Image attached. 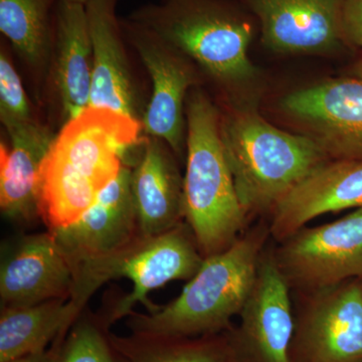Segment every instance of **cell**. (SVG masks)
I'll list each match as a JSON object with an SVG mask.
<instances>
[{
	"instance_id": "21",
	"label": "cell",
	"mask_w": 362,
	"mask_h": 362,
	"mask_svg": "<svg viewBox=\"0 0 362 362\" xmlns=\"http://www.w3.org/2000/svg\"><path fill=\"white\" fill-rule=\"evenodd\" d=\"M230 330L197 337L111 333L110 338L122 362H240Z\"/></svg>"
},
{
	"instance_id": "12",
	"label": "cell",
	"mask_w": 362,
	"mask_h": 362,
	"mask_svg": "<svg viewBox=\"0 0 362 362\" xmlns=\"http://www.w3.org/2000/svg\"><path fill=\"white\" fill-rule=\"evenodd\" d=\"M54 233L75 273L88 262L106 258L129 246L140 235L131 192V166L125 164L78 221Z\"/></svg>"
},
{
	"instance_id": "10",
	"label": "cell",
	"mask_w": 362,
	"mask_h": 362,
	"mask_svg": "<svg viewBox=\"0 0 362 362\" xmlns=\"http://www.w3.org/2000/svg\"><path fill=\"white\" fill-rule=\"evenodd\" d=\"M294 304L269 244L259 262L256 282L230 333L240 362H290Z\"/></svg>"
},
{
	"instance_id": "17",
	"label": "cell",
	"mask_w": 362,
	"mask_h": 362,
	"mask_svg": "<svg viewBox=\"0 0 362 362\" xmlns=\"http://www.w3.org/2000/svg\"><path fill=\"white\" fill-rule=\"evenodd\" d=\"M175 156L165 142L148 136L131 168V192L143 237L160 235L185 221L183 177Z\"/></svg>"
},
{
	"instance_id": "2",
	"label": "cell",
	"mask_w": 362,
	"mask_h": 362,
	"mask_svg": "<svg viewBox=\"0 0 362 362\" xmlns=\"http://www.w3.org/2000/svg\"><path fill=\"white\" fill-rule=\"evenodd\" d=\"M271 240L268 221L247 228L233 246L204 259L170 303L147 314L132 312L127 320L131 333L197 337L230 329L249 299Z\"/></svg>"
},
{
	"instance_id": "28",
	"label": "cell",
	"mask_w": 362,
	"mask_h": 362,
	"mask_svg": "<svg viewBox=\"0 0 362 362\" xmlns=\"http://www.w3.org/2000/svg\"><path fill=\"white\" fill-rule=\"evenodd\" d=\"M65 1L74 2V4H84V6H86V4H87L90 0H65Z\"/></svg>"
},
{
	"instance_id": "11",
	"label": "cell",
	"mask_w": 362,
	"mask_h": 362,
	"mask_svg": "<svg viewBox=\"0 0 362 362\" xmlns=\"http://www.w3.org/2000/svg\"><path fill=\"white\" fill-rule=\"evenodd\" d=\"M282 107L330 160H362L361 78H335L298 90Z\"/></svg>"
},
{
	"instance_id": "9",
	"label": "cell",
	"mask_w": 362,
	"mask_h": 362,
	"mask_svg": "<svg viewBox=\"0 0 362 362\" xmlns=\"http://www.w3.org/2000/svg\"><path fill=\"white\" fill-rule=\"evenodd\" d=\"M121 26L151 78V98L143 116V130L165 142L176 156H181L187 148V92L195 82L192 61L133 21H124Z\"/></svg>"
},
{
	"instance_id": "13",
	"label": "cell",
	"mask_w": 362,
	"mask_h": 362,
	"mask_svg": "<svg viewBox=\"0 0 362 362\" xmlns=\"http://www.w3.org/2000/svg\"><path fill=\"white\" fill-rule=\"evenodd\" d=\"M74 282L73 267L49 230L23 235L2 250L1 308L70 299Z\"/></svg>"
},
{
	"instance_id": "25",
	"label": "cell",
	"mask_w": 362,
	"mask_h": 362,
	"mask_svg": "<svg viewBox=\"0 0 362 362\" xmlns=\"http://www.w3.org/2000/svg\"><path fill=\"white\" fill-rule=\"evenodd\" d=\"M341 28L345 42L362 47V0H344Z\"/></svg>"
},
{
	"instance_id": "4",
	"label": "cell",
	"mask_w": 362,
	"mask_h": 362,
	"mask_svg": "<svg viewBox=\"0 0 362 362\" xmlns=\"http://www.w3.org/2000/svg\"><path fill=\"white\" fill-rule=\"evenodd\" d=\"M223 149L250 218L274 209L316 168L330 160L310 136L278 129L252 112L221 117Z\"/></svg>"
},
{
	"instance_id": "3",
	"label": "cell",
	"mask_w": 362,
	"mask_h": 362,
	"mask_svg": "<svg viewBox=\"0 0 362 362\" xmlns=\"http://www.w3.org/2000/svg\"><path fill=\"white\" fill-rule=\"evenodd\" d=\"M187 166L183 214L204 259L226 251L249 228L251 218L235 188L213 102L194 90L187 100Z\"/></svg>"
},
{
	"instance_id": "27",
	"label": "cell",
	"mask_w": 362,
	"mask_h": 362,
	"mask_svg": "<svg viewBox=\"0 0 362 362\" xmlns=\"http://www.w3.org/2000/svg\"><path fill=\"white\" fill-rule=\"evenodd\" d=\"M354 74L362 80V61L357 64L356 69H354Z\"/></svg>"
},
{
	"instance_id": "20",
	"label": "cell",
	"mask_w": 362,
	"mask_h": 362,
	"mask_svg": "<svg viewBox=\"0 0 362 362\" xmlns=\"http://www.w3.org/2000/svg\"><path fill=\"white\" fill-rule=\"evenodd\" d=\"M81 314L70 299L1 308L0 362L42 354L68 332Z\"/></svg>"
},
{
	"instance_id": "14",
	"label": "cell",
	"mask_w": 362,
	"mask_h": 362,
	"mask_svg": "<svg viewBox=\"0 0 362 362\" xmlns=\"http://www.w3.org/2000/svg\"><path fill=\"white\" fill-rule=\"evenodd\" d=\"M256 18L263 45L282 54L327 52L345 42L344 0H235Z\"/></svg>"
},
{
	"instance_id": "16",
	"label": "cell",
	"mask_w": 362,
	"mask_h": 362,
	"mask_svg": "<svg viewBox=\"0 0 362 362\" xmlns=\"http://www.w3.org/2000/svg\"><path fill=\"white\" fill-rule=\"evenodd\" d=\"M117 1L90 0L86 4L93 47L90 107L110 109L142 122L144 111L124 47Z\"/></svg>"
},
{
	"instance_id": "6",
	"label": "cell",
	"mask_w": 362,
	"mask_h": 362,
	"mask_svg": "<svg viewBox=\"0 0 362 362\" xmlns=\"http://www.w3.org/2000/svg\"><path fill=\"white\" fill-rule=\"evenodd\" d=\"M204 261L194 233L182 221L160 235H140L122 251L78 266L75 270L73 292L89 301L92 295L112 279H129L132 291L101 313L112 326L129 316L137 303L144 304L149 312L156 310L157 306L148 299L150 293L173 281L190 280Z\"/></svg>"
},
{
	"instance_id": "19",
	"label": "cell",
	"mask_w": 362,
	"mask_h": 362,
	"mask_svg": "<svg viewBox=\"0 0 362 362\" xmlns=\"http://www.w3.org/2000/svg\"><path fill=\"white\" fill-rule=\"evenodd\" d=\"M52 54L54 82L66 122L90 107L93 47L84 4L59 0Z\"/></svg>"
},
{
	"instance_id": "7",
	"label": "cell",
	"mask_w": 362,
	"mask_h": 362,
	"mask_svg": "<svg viewBox=\"0 0 362 362\" xmlns=\"http://www.w3.org/2000/svg\"><path fill=\"white\" fill-rule=\"evenodd\" d=\"M292 295L290 362H362V279Z\"/></svg>"
},
{
	"instance_id": "24",
	"label": "cell",
	"mask_w": 362,
	"mask_h": 362,
	"mask_svg": "<svg viewBox=\"0 0 362 362\" xmlns=\"http://www.w3.org/2000/svg\"><path fill=\"white\" fill-rule=\"evenodd\" d=\"M0 120L6 131L35 120L21 78L4 49L0 52Z\"/></svg>"
},
{
	"instance_id": "1",
	"label": "cell",
	"mask_w": 362,
	"mask_h": 362,
	"mask_svg": "<svg viewBox=\"0 0 362 362\" xmlns=\"http://www.w3.org/2000/svg\"><path fill=\"white\" fill-rule=\"evenodd\" d=\"M142 122L89 107L64 123L42 164L39 216L49 230L78 221L142 144Z\"/></svg>"
},
{
	"instance_id": "15",
	"label": "cell",
	"mask_w": 362,
	"mask_h": 362,
	"mask_svg": "<svg viewBox=\"0 0 362 362\" xmlns=\"http://www.w3.org/2000/svg\"><path fill=\"white\" fill-rule=\"evenodd\" d=\"M362 209V160H328L293 188L268 218L280 243L323 214Z\"/></svg>"
},
{
	"instance_id": "23",
	"label": "cell",
	"mask_w": 362,
	"mask_h": 362,
	"mask_svg": "<svg viewBox=\"0 0 362 362\" xmlns=\"http://www.w3.org/2000/svg\"><path fill=\"white\" fill-rule=\"evenodd\" d=\"M101 314L83 312L63 337L35 356V362H122Z\"/></svg>"
},
{
	"instance_id": "8",
	"label": "cell",
	"mask_w": 362,
	"mask_h": 362,
	"mask_svg": "<svg viewBox=\"0 0 362 362\" xmlns=\"http://www.w3.org/2000/svg\"><path fill=\"white\" fill-rule=\"evenodd\" d=\"M273 254L292 293L362 279V209L331 223L300 228L275 243Z\"/></svg>"
},
{
	"instance_id": "18",
	"label": "cell",
	"mask_w": 362,
	"mask_h": 362,
	"mask_svg": "<svg viewBox=\"0 0 362 362\" xmlns=\"http://www.w3.org/2000/svg\"><path fill=\"white\" fill-rule=\"evenodd\" d=\"M6 132L11 145L0 144V209L9 220L28 223L40 218V171L54 136L35 120Z\"/></svg>"
},
{
	"instance_id": "5",
	"label": "cell",
	"mask_w": 362,
	"mask_h": 362,
	"mask_svg": "<svg viewBox=\"0 0 362 362\" xmlns=\"http://www.w3.org/2000/svg\"><path fill=\"white\" fill-rule=\"evenodd\" d=\"M235 0H162L135 11L129 21L147 28L223 85L256 73L249 59L256 18Z\"/></svg>"
},
{
	"instance_id": "22",
	"label": "cell",
	"mask_w": 362,
	"mask_h": 362,
	"mask_svg": "<svg viewBox=\"0 0 362 362\" xmlns=\"http://www.w3.org/2000/svg\"><path fill=\"white\" fill-rule=\"evenodd\" d=\"M52 0H0V30L30 68L42 71L54 52Z\"/></svg>"
},
{
	"instance_id": "26",
	"label": "cell",
	"mask_w": 362,
	"mask_h": 362,
	"mask_svg": "<svg viewBox=\"0 0 362 362\" xmlns=\"http://www.w3.org/2000/svg\"><path fill=\"white\" fill-rule=\"evenodd\" d=\"M7 362H35V356L21 357V358L13 359Z\"/></svg>"
}]
</instances>
